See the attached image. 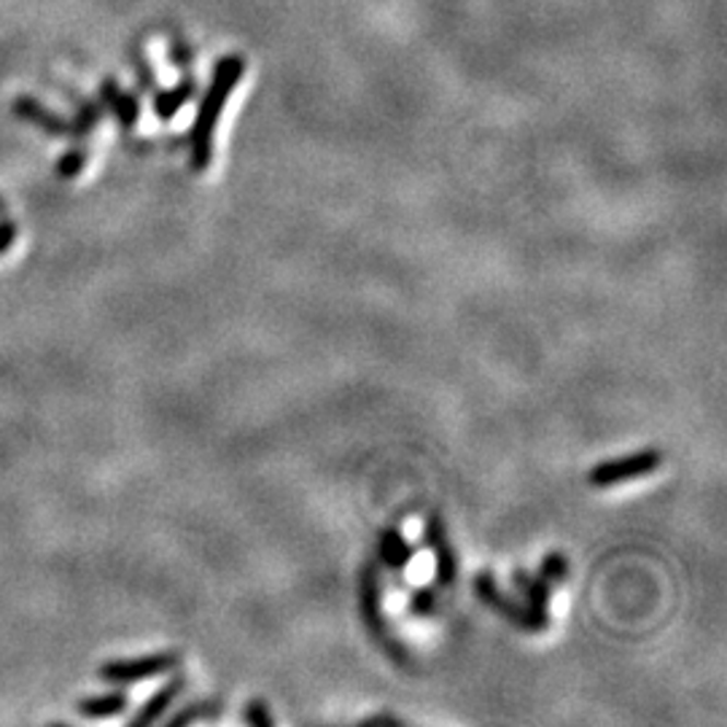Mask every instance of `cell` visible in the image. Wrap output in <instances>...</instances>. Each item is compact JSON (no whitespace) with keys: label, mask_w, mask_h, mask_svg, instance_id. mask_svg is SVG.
<instances>
[{"label":"cell","mask_w":727,"mask_h":727,"mask_svg":"<svg viewBox=\"0 0 727 727\" xmlns=\"http://www.w3.org/2000/svg\"><path fill=\"white\" fill-rule=\"evenodd\" d=\"M243 73H246V60H243L241 55H226L216 62L211 86H208V92L202 95V103L195 116V127H191L189 132V162L197 173L211 167L213 138H216L221 110L226 106V97L241 84Z\"/></svg>","instance_id":"obj_1"},{"label":"cell","mask_w":727,"mask_h":727,"mask_svg":"<svg viewBox=\"0 0 727 727\" xmlns=\"http://www.w3.org/2000/svg\"><path fill=\"white\" fill-rule=\"evenodd\" d=\"M86 165V151L81 149H68L66 154L57 160L55 165V176L57 178H66V181H71V178L81 176V171H84Z\"/></svg>","instance_id":"obj_18"},{"label":"cell","mask_w":727,"mask_h":727,"mask_svg":"<svg viewBox=\"0 0 727 727\" xmlns=\"http://www.w3.org/2000/svg\"><path fill=\"white\" fill-rule=\"evenodd\" d=\"M243 723L251 727H272L275 725V717H272L270 708H267V703L261 701V697H254V701H248L246 706H243Z\"/></svg>","instance_id":"obj_19"},{"label":"cell","mask_w":727,"mask_h":727,"mask_svg":"<svg viewBox=\"0 0 727 727\" xmlns=\"http://www.w3.org/2000/svg\"><path fill=\"white\" fill-rule=\"evenodd\" d=\"M184 690H186L184 673L171 677L167 679V684H162L154 695L145 697V701L141 703V708H138V712L130 717V725L141 727V725H154V723H160V719H165L167 712L173 708V703L184 695Z\"/></svg>","instance_id":"obj_7"},{"label":"cell","mask_w":727,"mask_h":727,"mask_svg":"<svg viewBox=\"0 0 727 727\" xmlns=\"http://www.w3.org/2000/svg\"><path fill=\"white\" fill-rule=\"evenodd\" d=\"M364 725H401V719L391 717V714H375V717L364 719Z\"/></svg>","instance_id":"obj_22"},{"label":"cell","mask_w":727,"mask_h":727,"mask_svg":"<svg viewBox=\"0 0 727 727\" xmlns=\"http://www.w3.org/2000/svg\"><path fill=\"white\" fill-rule=\"evenodd\" d=\"M410 612L415 618H432L436 612V587L434 585H421L410 593Z\"/></svg>","instance_id":"obj_17"},{"label":"cell","mask_w":727,"mask_h":727,"mask_svg":"<svg viewBox=\"0 0 727 727\" xmlns=\"http://www.w3.org/2000/svg\"><path fill=\"white\" fill-rule=\"evenodd\" d=\"M101 121V106L97 103H81L75 116L71 119V136L73 138H86Z\"/></svg>","instance_id":"obj_16"},{"label":"cell","mask_w":727,"mask_h":727,"mask_svg":"<svg viewBox=\"0 0 727 727\" xmlns=\"http://www.w3.org/2000/svg\"><path fill=\"white\" fill-rule=\"evenodd\" d=\"M101 103L103 108H108L116 116L119 127L125 132H130L138 125V116H141V106H138V97L132 92L119 90L116 79H106L101 84Z\"/></svg>","instance_id":"obj_10"},{"label":"cell","mask_w":727,"mask_h":727,"mask_svg":"<svg viewBox=\"0 0 727 727\" xmlns=\"http://www.w3.org/2000/svg\"><path fill=\"white\" fill-rule=\"evenodd\" d=\"M539 577H542L547 585H563L568 579V561L563 552L552 550L547 552L539 563Z\"/></svg>","instance_id":"obj_15"},{"label":"cell","mask_w":727,"mask_h":727,"mask_svg":"<svg viewBox=\"0 0 727 727\" xmlns=\"http://www.w3.org/2000/svg\"><path fill=\"white\" fill-rule=\"evenodd\" d=\"M173 57H176L173 62H176L178 68H186L191 62V49L189 46H184L181 40H176V44H173Z\"/></svg>","instance_id":"obj_21"},{"label":"cell","mask_w":727,"mask_h":727,"mask_svg":"<svg viewBox=\"0 0 727 727\" xmlns=\"http://www.w3.org/2000/svg\"><path fill=\"white\" fill-rule=\"evenodd\" d=\"M221 714V703L216 697H206V701H195L189 706H184L181 712L167 717V725L171 727H184V725H195V723H211Z\"/></svg>","instance_id":"obj_14"},{"label":"cell","mask_w":727,"mask_h":727,"mask_svg":"<svg viewBox=\"0 0 727 727\" xmlns=\"http://www.w3.org/2000/svg\"><path fill=\"white\" fill-rule=\"evenodd\" d=\"M662 461H666V456H662L657 447H644V450L631 453V456L596 464V467L587 472V482H590V488L603 491V488H614L620 485V482H631L638 480V477L655 474L657 469L662 467Z\"/></svg>","instance_id":"obj_5"},{"label":"cell","mask_w":727,"mask_h":727,"mask_svg":"<svg viewBox=\"0 0 727 727\" xmlns=\"http://www.w3.org/2000/svg\"><path fill=\"white\" fill-rule=\"evenodd\" d=\"M197 95V81L191 79V75H186V79L178 81L176 86H171V90L165 92H156L154 97V114L160 116L162 121L173 119V116L181 110L186 103L191 101V97Z\"/></svg>","instance_id":"obj_13"},{"label":"cell","mask_w":727,"mask_h":727,"mask_svg":"<svg viewBox=\"0 0 727 727\" xmlns=\"http://www.w3.org/2000/svg\"><path fill=\"white\" fill-rule=\"evenodd\" d=\"M3 213H5V200H3V197H0V216H3Z\"/></svg>","instance_id":"obj_23"},{"label":"cell","mask_w":727,"mask_h":727,"mask_svg":"<svg viewBox=\"0 0 727 727\" xmlns=\"http://www.w3.org/2000/svg\"><path fill=\"white\" fill-rule=\"evenodd\" d=\"M16 235H20V226L9 219H0V256L9 251L11 246L16 243Z\"/></svg>","instance_id":"obj_20"},{"label":"cell","mask_w":727,"mask_h":727,"mask_svg":"<svg viewBox=\"0 0 727 727\" xmlns=\"http://www.w3.org/2000/svg\"><path fill=\"white\" fill-rule=\"evenodd\" d=\"M512 585H515V590L520 593V598L528 607L542 609V612L550 609L552 585H547L539 574L528 572V568H515V572H512Z\"/></svg>","instance_id":"obj_12"},{"label":"cell","mask_w":727,"mask_h":727,"mask_svg":"<svg viewBox=\"0 0 727 727\" xmlns=\"http://www.w3.org/2000/svg\"><path fill=\"white\" fill-rule=\"evenodd\" d=\"M181 662V653H176V649H162V653L103 662V666L97 668V677L108 684H138L143 682V679L165 677V673L178 671Z\"/></svg>","instance_id":"obj_3"},{"label":"cell","mask_w":727,"mask_h":727,"mask_svg":"<svg viewBox=\"0 0 727 727\" xmlns=\"http://www.w3.org/2000/svg\"><path fill=\"white\" fill-rule=\"evenodd\" d=\"M359 612H362V620L366 625V631L372 633L377 644L388 649L394 657L404 660L401 649L394 644L391 633H388L386 625V612H383V587H380V566L377 561L364 563L362 572H359Z\"/></svg>","instance_id":"obj_4"},{"label":"cell","mask_w":727,"mask_h":727,"mask_svg":"<svg viewBox=\"0 0 727 727\" xmlns=\"http://www.w3.org/2000/svg\"><path fill=\"white\" fill-rule=\"evenodd\" d=\"M11 110H14V116H20V119L31 121L33 127L44 130L46 136H55V138L71 136V119H62V116H57L55 110L46 108L44 103L36 101V97H27V95L16 97Z\"/></svg>","instance_id":"obj_8"},{"label":"cell","mask_w":727,"mask_h":727,"mask_svg":"<svg viewBox=\"0 0 727 727\" xmlns=\"http://www.w3.org/2000/svg\"><path fill=\"white\" fill-rule=\"evenodd\" d=\"M127 706H130V697H127V692L110 690V692H103V695L81 697V701L75 703V712L86 719H108V717H119V714H125Z\"/></svg>","instance_id":"obj_11"},{"label":"cell","mask_w":727,"mask_h":727,"mask_svg":"<svg viewBox=\"0 0 727 727\" xmlns=\"http://www.w3.org/2000/svg\"><path fill=\"white\" fill-rule=\"evenodd\" d=\"M474 593L485 607H491L493 612L502 614L509 625L520 628L526 633H542L550 628V612H542V609L528 607L526 601H517V598L507 596V593L499 587L496 577L491 572H480L474 577Z\"/></svg>","instance_id":"obj_2"},{"label":"cell","mask_w":727,"mask_h":727,"mask_svg":"<svg viewBox=\"0 0 727 727\" xmlns=\"http://www.w3.org/2000/svg\"><path fill=\"white\" fill-rule=\"evenodd\" d=\"M412 555H415V547L407 542L397 526H388L377 533V563H383L388 572H404L412 563Z\"/></svg>","instance_id":"obj_9"},{"label":"cell","mask_w":727,"mask_h":727,"mask_svg":"<svg viewBox=\"0 0 727 727\" xmlns=\"http://www.w3.org/2000/svg\"><path fill=\"white\" fill-rule=\"evenodd\" d=\"M423 547L434 552V579L439 587H450L458 577V558L439 515H429L423 523Z\"/></svg>","instance_id":"obj_6"}]
</instances>
